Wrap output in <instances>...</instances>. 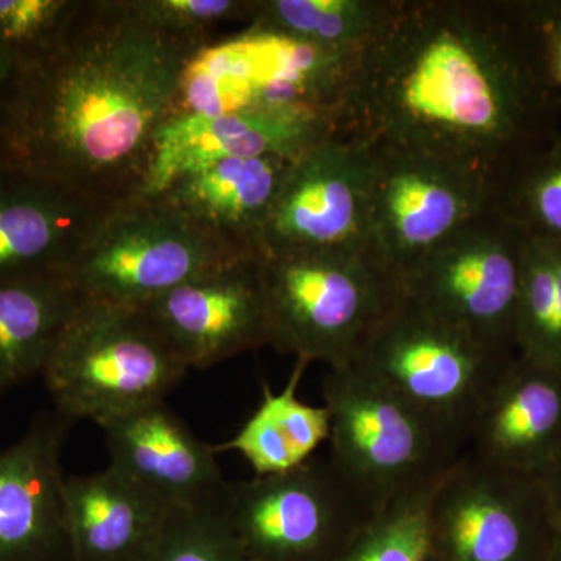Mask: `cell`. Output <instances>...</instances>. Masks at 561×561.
I'll use <instances>...</instances> for the list:
<instances>
[{
    "label": "cell",
    "mask_w": 561,
    "mask_h": 561,
    "mask_svg": "<svg viewBox=\"0 0 561 561\" xmlns=\"http://www.w3.org/2000/svg\"><path fill=\"white\" fill-rule=\"evenodd\" d=\"M545 561H561V535H557L551 551L548 552Z\"/></svg>",
    "instance_id": "cell-34"
},
{
    "label": "cell",
    "mask_w": 561,
    "mask_h": 561,
    "mask_svg": "<svg viewBox=\"0 0 561 561\" xmlns=\"http://www.w3.org/2000/svg\"><path fill=\"white\" fill-rule=\"evenodd\" d=\"M73 424L55 409L41 411L0 448V561H76L62 472Z\"/></svg>",
    "instance_id": "cell-15"
},
{
    "label": "cell",
    "mask_w": 561,
    "mask_h": 561,
    "mask_svg": "<svg viewBox=\"0 0 561 561\" xmlns=\"http://www.w3.org/2000/svg\"><path fill=\"white\" fill-rule=\"evenodd\" d=\"M111 206L0 162V283L61 275Z\"/></svg>",
    "instance_id": "cell-18"
},
{
    "label": "cell",
    "mask_w": 561,
    "mask_h": 561,
    "mask_svg": "<svg viewBox=\"0 0 561 561\" xmlns=\"http://www.w3.org/2000/svg\"><path fill=\"white\" fill-rule=\"evenodd\" d=\"M225 507L245 561H334L375 512L328 456L228 482Z\"/></svg>",
    "instance_id": "cell-9"
},
{
    "label": "cell",
    "mask_w": 561,
    "mask_h": 561,
    "mask_svg": "<svg viewBox=\"0 0 561 561\" xmlns=\"http://www.w3.org/2000/svg\"><path fill=\"white\" fill-rule=\"evenodd\" d=\"M359 51L247 28L234 38L206 44L181 77L175 114L241 111H328L337 114L351 65Z\"/></svg>",
    "instance_id": "cell-8"
},
{
    "label": "cell",
    "mask_w": 561,
    "mask_h": 561,
    "mask_svg": "<svg viewBox=\"0 0 561 561\" xmlns=\"http://www.w3.org/2000/svg\"><path fill=\"white\" fill-rule=\"evenodd\" d=\"M516 356L561 370V243L527 238L516 313Z\"/></svg>",
    "instance_id": "cell-26"
},
{
    "label": "cell",
    "mask_w": 561,
    "mask_h": 561,
    "mask_svg": "<svg viewBox=\"0 0 561 561\" xmlns=\"http://www.w3.org/2000/svg\"><path fill=\"white\" fill-rule=\"evenodd\" d=\"M138 561H245L228 522L225 493L197 507L171 511Z\"/></svg>",
    "instance_id": "cell-28"
},
{
    "label": "cell",
    "mask_w": 561,
    "mask_h": 561,
    "mask_svg": "<svg viewBox=\"0 0 561 561\" xmlns=\"http://www.w3.org/2000/svg\"><path fill=\"white\" fill-rule=\"evenodd\" d=\"M262 289L268 346L328 368L350 367L402 294L370 254L343 250L264 256Z\"/></svg>",
    "instance_id": "cell-3"
},
{
    "label": "cell",
    "mask_w": 561,
    "mask_h": 561,
    "mask_svg": "<svg viewBox=\"0 0 561 561\" xmlns=\"http://www.w3.org/2000/svg\"><path fill=\"white\" fill-rule=\"evenodd\" d=\"M206 44L147 20L135 0H81L50 50L14 66L0 162L106 205L138 195L184 69Z\"/></svg>",
    "instance_id": "cell-2"
},
{
    "label": "cell",
    "mask_w": 561,
    "mask_h": 561,
    "mask_svg": "<svg viewBox=\"0 0 561 561\" xmlns=\"http://www.w3.org/2000/svg\"><path fill=\"white\" fill-rule=\"evenodd\" d=\"M490 209L527 238L561 243V136L491 181Z\"/></svg>",
    "instance_id": "cell-27"
},
{
    "label": "cell",
    "mask_w": 561,
    "mask_h": 561,
    "mask_svg": "<svg viewBox=\"0 0 561 561\" xmlns=\"http://www.w3.org/2000/svg\"><path fill=\"white\" fill-rule=\"evenodd\" d=\"M187 371L142 308L81 300L41 378L55 411L103 426L164 401Z\"/></svg>",
    "instance_id": "cell-4"
},
{
    "label": "cell",
    "mask_w": 561,
    "mask_h": 561,
    "mask_svg": "<svg viewBox=\"0 0 561 561\" xmlns=\"http://www.w3.org/2000/svg\"><path fill=\"white\" fill-rule=\"evenodd\" d=\"M321 391L331 412L328 457L373 511L463 454L449 432L353 365L328 368Z\"/></svg>",
    "instance_id": "cell-7"
},
{
    "label": "cell",
    "mask_w": 561,
    "mask_h": 561,
    "mask_svg": "<svg viewBox=\"0 0 561 561\" xmlns=\"http://www.w3.org/2000/svg\"><path fill=\"white\" fill-rule=\"evenodd\" d=\"M432 534L437 561H545L559 531L541 479L461 454L435 497Z\"/></svg>",
    "instance_id": "cell-12"
},
{
    "label": "cell",
    "mask_w": 561,
    "mask_h": 561,
    "mask_svg": "<svg viewBox=\"0 0 561 561\" xmlns=\"http://www.w3.org/2000/svg\"><path fill=\"white\" fill-rule=\"evenodd\" d=\"M542 32H545L549 69L561 92V0H545Z\"/></svg>",
    "instance_id": "cell-31"
},
{
    "label": "cell",
    "mask_w": 561,
    "mask_h": 561,
    "mask_svg": "<svg viewBox=\"0 0 561 561\" xmlns=\"http://www.w3.org/2000/svg\"><path fill=\"white\" fill-rule=\"evenodd\" d=\"M136 9L160 27L208 39L228 22H251L254 0H135Z\"/></svg>",
    "instance_id": "cell-30"
},
{
    "label": "cell",
    "mask_w": 561,
    "mask_h": 561,
    "mask_svg": "<svg viewBox=\"0 0 561 561\" xmlns=\"http://www.w3.org/2000/svg\"><path fill=\"white\" fill-rule=\"evenodd\" d=\"M264 254H247L140 306L187 370L268 346Z\"/></svg>",
    "instance_id": "cell-14"
},
{
    "label": "cell",
    "mask_w": 561,
    "mask_h": 561,
    "mask_svg": "<svg viewBox=\"0 0 561 561\" xmlns=\"http://www.w3.org/2000/svg\"><path fill=\"white\" fill-rule=\"evenodd\" d=\"M513 357L402 290L351 365L419 409L465 448L479 405Z\"/></svg>",
    "instance_id": "cell-6"
},
{
    "label": "cell",
    "mask_w": 561,
    "mask_h": 561,
    "mask_svg": "<svg viewBox=\"0 0 561 561\" xmlns=\"http://www.w3.org/2000/svg\"><path fill=\"white\" fill-rule=\"evenodd\" d=\"M370 175V147L342 133L301 151L273 201L262 230V254L368 253Z\"/></svg>",
    "instance_id": "cell-13"
},
{
    "label": "cell",
    "mask_w": 561,
    "mask_h": 561,
    "mask_svg": "<svg viewBox=\"0 0 561 561\" xmlns=\"http://www.w3.org/2000/svg\"><path fill=\"white\" fill-rule=\"evenodd\" d=\"M398 0H254L251 27L323 49L360 51L376 38Z\"/></svg>",
    "instance_id": "cell-24"
},
{
    "label": "cell",
    "mask_w": 561,
    "mask_h": 561,
    "mask_svg": "<svg viewBox=\"0 0 561 561\" xmlns=\"http://www.w3.org/2000/svg\"><path fill=\"white\" fill-rule=\"evenodd\" d=\"M456 461L376 508L334 561H437L432 508Z\"/></svg>",
    "instance_id": "cell-25"
},
{
    "label": "cell",
    "mask_w": 561,
    "mask_h": 561,
    "mask_svg": "<svg viewBox=\"0 0 561 561\" xmlns=\"http://www.w3.org/2000/svg\"><path fill=\"white\" fill-rule=\"evenodd\" d=\"M65 505L76 561H138L171 513L111 467L66 478Z\"/></svg>",
    "instance_id": "cell-21"
},
{
    "label": "cell",
    "mask_w": 561,
    "mask_h": 561,
    "mask_svg": "<svg viewBox=\"0 0 561 561\" xmlns=\"http://www.w3.org/2000/svg\"><path fill=\"white\" fill-rule=\"evenodd\" d=\"M247 254L157 195H133L99 220L62 278L81 300L140 308Z\"/></svg>",
    "instance_id": "cell-5"
},
{
    "label": "cell",
    "mask_w": 561,
    "mask_h": 561,
    "mask_svg": "<svg viewBox=\"0 0 561 561\" xmlns=\"http://www.w3.org/2000/svg\"><path fill=\"white\" fill-rule=\"evenodd\" d=\"M463 454L542 481L561 457V370L513 357L479 405Z\"/></svg>",
    "instance_id": "cell-17"
},
{
    "label": "cell",
    "mask_w": 561,
    "mask_h": 561,
    "mask_svg": "<svg viewBox=\"0 0 561 561\" xmlns=\"http://www.w3.org/2000/svg\"><path fill=\"white\" fill-rule=\"evenodd\" d=\"M110 465L165 507H197L227 490L214 445L201 440L162 402L101 426Z\"/></svg>",
    "instance_id": "cell-19"
},
{
    "label": "cell",
    "mask_w": 561,
    "mask_h": 561,
    "mask_svg": "<svg viewBox=\"0 0 561 561\" xmlns=\"http://www.w3.org/2000/svg\"><path fill=\"white\" fill-rule=\"evenodd\" d=\"M368 147V253L402 286L427 253L490 209L491 179L430 154Z\"/></svg>",
    "instance_id": "cell-10"
},
{
    "label": "cell",
    "mask_w": 561,
    "mask_h": 561,
    "mask_svg": "<svg viewBox=\"0 0 561 561\" xmlns=\"http://www.w3.org/2000/svg\"><path fill=\"white\" fill-rule=\"evenodd\" d=\"M339 131L328 111L179 113L158 130L138 195H154L173 180L228 158H295Z\"/></svg>",
    "instance_id": "cell-16"
},
{
    "label": "cell",
    "mask_w": 561,
    "mask_h": 561,
    "mask_svg": "<svg viewBox=\"0 0 561 561\" xmlns=\"http://www.w3.org/2000/svg\"><path fill=\"white\" fill-rule=\"evenodd\" d=\"M526 236L485 210L427 253L402 290L478 341L516 356V313Z\"/></svg>",
    "instance_id": "cell-11"
},
{
    "label": "cell",
    "mask_w": 561,
    "mask_h": 561,
    "mask_svg": "<svg viewBox=\"0 0 561 561\" xmlns=\"http://www.w3.org/2000/svg\"><path fill=\"white\" fill-rule=\"evenodd\" d=\"M81 0H0V54L36 60L61 38Z\"/></svg>",
    "instance_id": "cell-29"
},
{
    "label": "cell",
    "mask_w": 561,
    "mask_h": 561,
    "mask_svg": "<svg viewBox=\"0 0 561 561\" xmlns=\"http://www.w3.org/2000/svg\"><path fill=\"white\" fill-rule=\"evenodd\" d=\"M14 61L7 55L0 54V102H2L3 94H5L7 87L11 76H13Z\"/></svg>",
    "instance_id": "cell-33"
},
{
    "label": "cell",
    "mask_w": 561,
    "mask_h": 561,
    "mask_svg": "<svg viewBox=\"0 0 561 561\" xmlns=\"http://www.w3.org/2000/svg\"><path fill=\"white\" fill-rule=\"evenodd\" d=\"M291 160L228 158L173 180L154 195L225 241L262 253V230Z\"/></svg>",
    "instance_id": "cell-20"
},
{
    "label": "cell",
    "mask_w": 561,
    "mask_h": 561,
    "mask_svg": "<svg viewBox=\"0 0 561 561\" xmlns=\"http://www.w3.org/2000/svg\"><path fill=\"white\" fill-rule=\"evenodd\" d=\"M545 0H398L354 58L339 131L485 173L561 136Z\"/></svg>",
    "instance_id": "cell-1"
},
{
    "label": "cell",
    "mask_w": 561,
    "mask_h": 561,
    "mask_svg": "<svg viewBox=\"0 0 561 561\" xmlns=\"http://www.w3.org/2000/svg\"><path fill=\"white\" fill-rule=\"evenodd\" d=\"M542 482H545L546 490H548L549 501H551L557 531L561 535V457L560 460L557 461L556 467L552 468L551 472L542 479Z\"/></svg>",
    "instance_id": "cell-32"
},
{
    "label": "cell",
    "mask_w": 561,
    "mask_h": 561,
    "mask_svg": "<svg viewBox=\"0 0 561 561\" xmlns=\"http://www.w3.org/2000/svg\"><path fill=\"white\" fill-rule=\"evenodd\" d=\"M80 302L62 275L0 283V398L43 376Z\"/></svg>",
    "instance_id": "cell-22"
},
{
    "label": "cell",
    "mask_w": 561,
    "mask_h": 561,
    "mask_svg": "<svg viewBox=\"0 0 561 561\" xmlns=\"http://www.w3.org/2000/svg\"><path fill=\"white\" fill-rule=\"evenodd\" d=\"M308 362L297 360L289 382L278 393L262 383V401L231 440L214 445L217 454L234 451L249 461L256 478L283 474L301 467L330 442L327 405L301 401L297 391Z\"/></svg>",
    "instance_id": "cell-23"
}]
</instances>
